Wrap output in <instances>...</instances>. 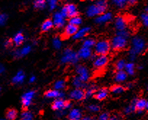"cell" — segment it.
<instances>
[{"label": "cell", "mask_w": 148, "mask_h": 120, "mask_svg": "<svg viewBox=\"0 0 148 120\" xmlns=\"http://www.w3.org/2000/svg\"><path fill=\"white\" fill-rule=\"evenodd\" d=\"M132 48L129 50V59L132 62V61L135 60L136 55L143 52L145 48V46H146V44H145V41L144 40V39L141 38L139 37H134L132 39Z\"/></svg>", "instance_id": "6da1fadb"}, {"label": "cell", "mask_w": 148, "mask_h": 120, "mask_svg": "<svg viewBox=\"0 0 148 120\" xmlns=\"http://www.w3.org/2000/svg\"><path fill=\"white\" fill-rule=\"evenodd\" d=\"M107 2L104 0L97 1L95 5H92L86 9V15L89 17H94L100 15L105 13L107 10Z\"/></svg>", "instance_id": "7a4b0ae2"}, {"label": "cell", "mask_w": 148, "mask_h": 120, "mask_svg": "<svg viewBox=\"0 0 148 120\" xmlns=\"http://www.w3.org/2000/svg\"><path fill=\"white\" fill-rule=\"evenodd\" d=\"M79 56L78 52L72 50L71 49H65L61 57L60 61L62 63L76 64L79 61Z\"/></svg>", "instance_id": "3957f363"}, {"label": "cell", "mask_w": 148, "mask_h": 120, "mask_svg": "<svg viewBox=\"0 0 148 120\" xmlns=\"http://www.w3.org/2000/svg\"><path fill=\"white\" fill-rule=\"evenodd\" d=\"M111 48V44L107 40H99L95 46V51L99 55H107Z\"/></svg>", "instance_id": "277c9868"}, {"label": "cell", "mask_w": 148, "mask_h": 120, "mask_svg": "<svg viewBox=\"0 0 148 120\" xmlns=\"http://www.w3.org/2000/svg\"><path fill=\"white\" fill-rule=\"evenodd\" d=\"M111 48L115 50H121L124 49L127 45V39L123 37L116 35L111 40Z\"/></svg>", "instance_id": "5b68a950"}, {"label": "cell", "mask_w": 148, "mask_h": 120, "mask_svg": "<svg viewBox=\"0 0 148 120\" xmlns=\"http://www.w3.org/2000/svg\"><path fill=\"white\" fill-rule=\"evenodd\" d=\"M76 71L78 74L79 78L82 80L83 82H87L89 78V70L85 66L82 65H79L76 66Z\"/></svg>", "instance_id": "8992f818"}, {"label": "cell", "mask_w": 148, "mask_h": 120, "mask_svg": "<svg viewBox=\"0 0 148 120\" xmlns=\"http://www.w3.org/2000/svg\"><path fill=\"white\" fill-rule=\"evenodd\" d=\"M36 92L34 90H30L25 92L21 97V102L24 108H28L31 104V101L35 95Z\"/></svg>", "instance_id": "52a82bcc"}, {"label": "cell", "mask_w": 148, "mask_h": 120, "mask_svg": "<svg viewBox=\"0 0 148 120\" xmlns=\"http://www.w3.org/2000/svg\"><path fill=\"white\" fill-rule=\"evenodd\" d=\"M108 57L107 55H99L97 57L96 59L94 61L93 65L95 68H102L108 64Z\"/></svg>", "instance_id": "ba28073f"}, {"label": "cell", "mask_w": 148, "mask_h": 120, "mask_svg": "<svg viewBox=\"0 0 148 120\" xmlns=\"http://www.w3.org/2000/svg\"><path fill=\"white\" fill-rule=\"evenodd\" d=\"M65 17L60 13V12H56L53 15V21L54 26L57 27V28H61L65 25Z\"/></svg>", "instance_id": "9c48e42d"}, {"label": "cell", "mask_w": 148, "mask_h": 120, "mask_svg": "<svg viewBox=\"0 0 148 120\" xmlns=\"http://www.w3.org/2000/svg\"><path fill=\"white\" fill-rule=\"evenodd\" d=\"M69 97L75 101H82L85 98V92L83 89H74L69 93Z\"/></svg>", "instance_id": "30bf717a"}, {"label": "cell", "mask_w": 148, "mask_h": 120, "mask_svg": "<svg viewBox=\"0 0 148 120\" xmlns=\"http://www.w3.org/2000/svg\"><path fill=\"white\" fill-rule=\"evenodd\" d=\"M126 25H127V23H126V20L124 17L118 16L115 20V27L118 31L126 30Z\"/></svg>", "instance_id": "8fae6325"}, {"label": "cell", "mask_w": 148, "mask_h": 120, "mask_svg": "<svg viewBox=\"0 0 148 120\" xmlns=\"http://www.w3.org/2000/svg\"><path fill=\"white\" fill-rule=\"evenodd\" d=\"M45 96L47 98H56V99L60 98V99H62L65 97V93L63 92H60V91L56 90L55 89L49 90L45 92Z\"/></svg>", "instance_id": "7c38bea8"}, {"label": "cell", "mask_w": 148, "mask_h": 120, "mask_svg": "<svg viewBox=\"0 0 148 120\" xmlns=\"http://www.w3.org/2000/svg\"><path fill=\"white\" fill-rule=\"evenodd\" d=\"M31 50V47L30 45H27V46L23 47L21 49L16 50L15 51H14L13 52V56L15 58H21V57H23L25 55H27Z\"/></svg>", "instance_id": "4fadbf2b"}, {"label": "cell", "mask_w": 148, "mask_h": 120, "mask_svg": "<svg viewBox=\"0 0 148 120\" xmlns=\"http://www.w3.org/2000/svg\"><path fill=\"white\" fill-rule=\"evenodd\" d=\"M79 31L78 29V26H73L72 24H68L66 26V27L65 28V31H64V37H69L73 36V37L75 34L77 33V31Z\"/></svg>", "instance_id": "5bb4252c"}, {"label": "cell", "mask_w": 148, "mask_h": 120, "mask_svg": "<svg viewBox=\"0 0 148 120\" xmlns=\"http://www.w3.org/2000/svg\"><path fill=\"white\" fill-rule=\"evenodd\" d=\"M68 117L69 120H81L82 119V111L79 108H73L70 111Z\"/></svg>", "instance_id": "9a60e30c"}, {"label": "cell", "mask_w": 148, "mask_h": 120, "mask_svg": "<svg viewBox=\"0 0 148 120\" xmlns=\"http://www.w3.org/2000/svg\"><path fill=\"white\" fill-rule=\"evenodd\" d=\"M112 16L113 15H112L111 12H105V13L97 17L96 19H95V22L99 24L105 23H107L110 21L112 19Z\"/></svg>", "instance_id": "2e32d148"}, {"label": "cell", "mask_w": 148, "mask_h": 120, "mask_svg": "<svg viewBox=\"0 0 148 120\" xmlns=\"http://www.w3.org/2000/svg\"><path fill=\"white\" fill-rule=\"evenodd\" d=\"M65 101L63 99H60V98H58V99L55 100L52 105V109L57 111H63L65 109Z\"/></svg>", "instance_id": "e0dca14e"}, {"label": "cell", "mask_w": 148, "mask_h": 120, "mask_svg": "<svg viewBox=\"0 0 148 120\" xmlns=\"http://www.w3.org/2000/svg\"><path fill=\"white\" fill-rule=\"evenodd\" d=\"M78 54H79V56L80 58H82V59H87V58H89L92 57V50L89 49V48L82 47L79 50Z\"/></svg>", "instance_id": "ac0fdd59"}, {"label": "cell", "mask_w": 148, "mask_h": 120, "mask_svg": "<svg viewBox=\"0 0 148 120\" xmlns=\"http://www.w3.org/2000/svg\"><path fill=\"white\" fill-rule=\"evenodd\" d=\"M65 7L67 8V10H68V17L70 18H73V17L78 16V14H79V12L77 10V8H76V5L74 4L69 3L65 5Z\"/></svg>", "instance_id": "d6986e66"}, {"label": "cell", "mask_w": 148, "mask_h": 120, "mask_svg": "<svg viewBox=\"0 0 148 120\" xmlns=\"http://www.w3.org/2000/svg\"><path fill=\"white\" fill-rule=\"evenodd\" d=\"M25 79V74L23 71H19L12 79V82L14 85H18V84H22Z\"/></svg>", "instance_id": "ffe728a7"}, {"label": "cell", "mask_w": 148, "mask_h": 120, "mask_svg": "<svg viewBox=\"0 0 148 120\" xmlns=\"http://www.w3.org/2000/svg\"><path fill=\"white\" fill-rule=\"evenodd\" d=\"M108 91L106 88H102L97 91L95 94V98L98 101H102L108 97Z\"/></svg>", "instance_id": "44dd1931"}, {"label": "cell", "mask_w": 148, "mask_h": 120, "mask_svg": "<svg viewBox=\"0 0 148 120\" xmlns=\"http://www.w3.org/2000/svg\"><path fill=\"white\" fill-rule=\"evenodd\" d=\"M89 31H90V28H89V27H84V28H81V29H79V31H77V33H76L73 37L74 39L76 40L80 39L84 37L89 32Z\"/></svg>", "instance_id": "7402d4cb"}, {"label": "cell", "mask_w": 148, "mask_h": 120, "mask_svg": "<svg viewBox=\"0 0 148 120\" xmlns=\"http://www.w3.org/2000/svg\"><path fill=\"white\" fill-rule=\"evenodd\" d=\"M136 110L139 113H141L145 108H147V101L145 99H136V103H135Z\"/></svg>", "instance_id": "603a6c76"}, {"label": "cell", "mask_w": 148, "mask_h": 120, "mask_svg": "<svg viewBox=\"0 0 148 120\" xmlns=\"http://www.w3.org/2000/svg\"><path fill=\"white\" fill-rule=\"evenodd\" d=\"M24 42V36L21 32H18L14 36L12 39V42L15 44L16 46H20L22 45Z\"/></svg>", "instance_id": "cb8c5ba5"}, {"label": "cell", "mask_w": 148, "mask_h": 120, "mask_svg": "<svg viewBox=\"0 0 148 120\" xmlns=\"http://www.w3.org/2000/svg\"><path fill=\"white\" fill-rule=\"evenodd\" d=\"M54 23L53 21L50 19H47L46 21H45L43 22V23L42 24V26H41V29L44 32H47V31H49L51 28L53 27Z\"/></svg>", "instance_id": "d4e9b609"}, {"label": "cell", "mask_w": 148, "mask_h": 120, "mask_svg": "<svg viewBox=\"0 0 148 120\" xmlns=\"http://www.w3.org/2000/svg\"><path fill=\"white\" fill-rule=\"evenodd\" d=\"M126 78H127V74L126 73V71H118L115 76V80L117 82H124Z\"/></svg>", "instance_id": "484cf974"}, {"label": "cell", "mask_w": 148, "mask_h": 120, "mask_svg": "<svg viewBox=\"0 0 148 120\" xmlns=\"http://www.w3.org/2000/svg\"><path fill=\"white\" fill-rule=\"evenodd\" d=\"M72 84L76 88V89H83L85 87V83L82 82V80L79 78V77H74L73 79Z\"/></svg>", "instance_id": "4316f807"}, {"label": "cell", "mask_w": 148, "mask_h": 120, "mask_svg": "<svg viewBox=\"0 0 148 120\" xmlns=\"http://www.w3.org/2000/svg\"><path fill=\"white\" fill-rule=\"evenodd\" d=\"M18 116V111L14 108H10L6 113V118L8 120H15Z\"/></svg>", "instance_id": "83f0119b"}, {"label": "cell", "mask_w": 148, "mask_h": 120, "mask_svg": "<svg viewBox=\"0 0 148 120\" xmlns=\"http://www.w3.org/2000/svg\"><path fill=\"white\" fill-rule=\"evenodd\" d=\"M96 43L97 42H95V40L93 38H88V39H86L84 41L83 47L91 49V48L95 46Z\"/></svg>", "instance_id": "f1b7e54d"}, {"label": "cell", "mask_w": 148, "mask_h": 120, "mask_svg": "<svg viewBox=\"0 0 148 120\" xmlns=\"http://www.w3.org/2000/svg\"><path fill=\"white\" fill-rule=\"evenodd\" d=\"M34 116L33 114L29 111H24L21 113V120H33Z\"/></svg>", "instance_id": "f546056e"}, {"label": "cell", "mask_w": 148, "mask_h": 120, "mask_svg": "<svg viewBox=\"0 0 148 120\" xmlns=\"http://www.w3.org/2000/svg\"><path fill=\"white\" fill-rule=\"evenodd\" d=\"M134 64L133 63H127L125 66V71L127 74H129V75H133L134 74Z\"/></svg>", "instance_id": "4dcf8cb0"}, {"label": "cell", "mask_w": 148, "mask_h": 120, "mask_svg": "<svg viewBox=\"0 0 148 120\" xmlns=\"http://www.w3.org/2000/svg\"><path fill=\"white\" fill-rule=\"evenodd\" d=\"M65 88V82L64 80H58L54 84V88L56 90H62Z\"/></svg>", "instance_id": "1f68e13d"}, {"label": "cell", "mask_w": 148, "mask_h": 120, "mask_svg": "<svg viewBox=\"0 0 148 120\" xmlns=\"http://www.w3.org/2000/svg\"><path fill=\"white\" fill-rule=\"evenodd\" d=\"M46 5V2L44 1V0H36V1L34 2V7L36 9H44V8H45Z\"/></svg>", "instance_id": "d6a6232c"}, {"label": "cell", "mask_w": 148, "mask_h": 120, "mask_svg": "<svg viewBox=\"0 0 148 120\" xmlns=\"http://www.w3.org/2000/svg\"><path fill=\"white\" fill-rule=\"evenodd\" d=\"M136 99L133 100V101H132V103H131L130 105H129V106L126 107V108H124V111H124L125 114H129L136 110V107H135V103H136Z\"/></svg>", "instance_id": "836d02e7"}, {"label": "cell", "mask_w": 148, "mask_h": 120, "mask_svg": "<svg viewBox=\"0 0 148 120\" xmlns=\"http://www.w3.org/2000/svg\"><path fill=\"white\" fill-rule=\"evenodd\" d=\"M124 90V88L121 86V85H116L112 87L111 88V92H113V94H116V95H119V94L122 93Z\"/></svg>", "instance_id": "e575fe53"}, {"label": "cell", "mask_w": 148, "mask_h": 120, "mask_svg": "<svg viewBox=\"0 0 148 120\" xmlns=\"http://www.w3.org/2000/svg\"><path fill=\"white\" fill-rule=\"evenodd\" d=\"M82 20L79 16H76L73 17V18H70L69 21L70 24H72V25L76 26H79V25H81V24H82Z\"/></svg>", "instance_id": "d590c367"}, {"label": "cell", "mask_w": 148, "mask_h": 120, "mask_svg": "<svg viewBox=\"0 0 148 120\" xmlns=\"http://www.w3.org/2000/svg\"><path fill=\"white\" fill-rule=\"evenodd\" d=\"M97 92V88L95 86H92L88 88L85 91V98H89L93 95H95V92Z\"/></svg>", "instance_id": "8d00e7d4"}, {"label": "cell", "mask_w": 148, "mask_h": 120, "mask_svg": "<svg viewBox=\"0 0 148 120\" xmlns=\"http://www.w3.org/2000/svg\"><path fill=\"white\" fill-rule=\"evenodd\" d=\"M126 63L125 62V60L121 59L116 62V68L118 71H123V69H124L125 66H126Z\"/></svg>", "instance_id": "74e56055"}, {"label": "cell", "mask_w": 148, "mask_h": 120, "mask_svg": "<svg viewBox=\"0 0 148 120\" xmlns=\"http://www.w3.org/2000/svg\"><path fill=\"white\" fill-rule=\"evenodd\" d=\"M113 2L117 8H120V9L124 8L126 3H128L127 1H125V0H114V1H113Z\"/></svg>", "instance_id": "f35d334b"}, {"label": "cell", "mask_w": 148, "mask_h": 120, "mask_svg": "<svg viewBox=\"0 0 148 120\" xmlns=\"http://www.w3.org/2000/svg\"><path fill=\"white\" fill-rule=\"evenodd\" d=\"M52 46L55 49L58 50L61 48L62 46V43H61V41L58 37H55L52 40Z\"/></svg>", "instance_id": "ab89813d"}, {"label": "cell", "mask_w": 148, "mask_h": 120, "mask_svg": "<svg viewBox=\"0 0 148 120\" xmlns=\"http://www.w3.org/2000/svg\"><path fill=\"white\" fill-rule=\"evenodd\" d=\"M48 6H49V8L50 10H53L56 8L57 5H58V2L56 0H49L47 2Z\"/></svg>", "instance_id": "60d3db41"}, {"label": "cell", "mask_w": 148, "mask_h": 120, "mask_svg": "<svg viewBox=\"0 0 148 120\" xmlns=\"http://www.w3.org/2000/svg\"><path fill=\"white\" fill-rule=\"evenodd\" d=\"M8 16L7 14L2 13L0 15V24L1 26H4L5 23H6L7 21H8Z\"/></svg>", "instance_id": "b9f144b4"}, {"label": "cell", "mask_w": 148, "mask_h": 120, "mask_svg": "<svg viewBox=\"0 0 148 120\" xmlns=\"http://www.w3.org/2000/svg\"><path fill=\"white\" fill-rule=\"evenodd\" d=\"M88 109H89V111H92V112H97V111H99L100 108H99V106L92 104V105H89L88 106Z\"/></svg>", "instance_id": "7bdbcfd3"}, {"label": "cell", "mask_w": 148, "mask_h": 120, "mask_svg": "<svg viewBox=\"0 0 148 120\" xmlns=\"http://www.w3.org/2000/svg\"><path fill=\"white\" fill-rule=\"evenodd\" d=\"M117 35L120 36V37H123V38H125V39H127L129 37V35H130V34H129V31H126V30H124V31H118Z\"/></svg>", "instance_id": "ee69618b"}, {"label": "cell", "mask_w": 148, "mask_h": 120, "mask_svg": "<svg viewBox=\"0 0 148 120\" xmlns=\"http://www.w3.org/2000/svg\"><path fill=\"white\" fill-rule=\"evenodd\" d=\"M141 18H142V21L143 22L144 25L145 26L148 27V14L147 13H143L141 15Z\"/></svg>", "instance_id": "f6af8a7d"}, {"label": "cell", "mask_w": 148, "mask_h": 120, "mask_svg": "<svg viewBox=\"0 0 148 120\" xmlns=\"http://www.w3.org/2000/svg\"><path fill=\"white\" fill-rule=\"evenodd\" d=\"M110 116L108 113H102L98 117V120H109Z\"/></svg>", "instance_id": "bcb514c9"}, {"label": "cell", "mask_w": 148, "mask_h": 120, "mask_svg": "<svg viewBox=\"0 0 148 120\" xmlns=\"http://www.w3.org/2000/svg\"><path fill=\"white\" fill-rule=\"evenodd\" d=\"M60 13L62 14V15H63L65 18H66V17H68V10H67V8H66V7H65V6L62 7V9H61V10L60 11Z\"/></svg>", "instance_id": "7dc6e473"}, {"label": "cell", "mask_w": 148, "mask_h": 120, "mask_svg": "<svg viewBox=\"0 0 148 120\" xmlns=\"http://www.w3.org/2000/svg\"><path fill=\"white\" fill-rule=\"evenodd\" d=\"M72 106V103H71V101H66L65 103V109H68V108H71Z\"/></svg>", "instance_id": "c3c4849f"}, {"label": "cell", "mask_w": 148, "mask_h": 120, "mask_svg": "<svg viewBox=\"0 0 148 120\" xmlns=\"http://www.w3.org/2000/svg\"><path fill=\"white\" fill-rule=\"evenodd\" d=\"M11 44H12V41H10V40H6L5 42V46L9 47L10 46Z\"/></svg>", "instance_id": "681fc988"}, {"label": "cell", "mask_w": 148, "mask_h": 120, "mask_svg": "<svg viewBox=\"0 0 148 120\" xmlns=\"http://www.w3.org/2000/svg\"><path fill=\"white\" fill-rule=\"evenodd\" d=\"M81 120H95V119H94L92 118V117H88V116H86V117H82V119Z\"/></svg>", "instance_id": "f907efd6"}, {"label": "cell", "mask_w": 148, "mask_h": 120, "mask_svg": "<svg viewBox=\"0 0 148 120\" xmlns=\"http://www.w3.org/2000/svg\"><path fill=\"white\" fill-rule=\"evenodd\" d=\"M35 80H36L35 76H31V77L29 78V82L30 83H33V82H35Z\"/></svg>", "instance_id": "816d5d0a"}, {"label": "cell", "mask_w": 148, "mask_h": 120, "mask_svg": "<svg viewBox=\"0 0 148 120\" xmlns=\"http://www.w3.org/2000/svg\"><path fill=\"white\" fill-rule=\"evenodd\" d=\"M127 2L129 5H134L136 2V1H135V0H129V1H127Z\"/></svg>", "instance_id": "f5cc1de1"}, {"label": "cell", "mask_w": 148, "mask_h": 120, "mask_svg": "<svg viewBox=\"0 0 148 120\" xmlns=\"http://www.w3.org/2000/svg\"><path fill=\"white\" fill-rule=\"evenodd\" d=\"M109 120H118V117L116 116H111L110 117Z\"/></svg>", "instance_id": "db71d44e"}, {"label": "cell", "mask_w": 148, "mask_h": 120, "mask_svg": "<svg viewBox=\"0 0 148 120\" xmlns=\"http://www.w3.org/2000/svg\"><path fill=\"white\" fill-rule=\"evenodd\" d=\"M4 71H5V67H4L2 65H1V66H0V73L2 74Z\"/></svg>", "instance_id": "11a10c76"}, {"label": "cell", "mask_w": 148, "mask_h": 120, "mask_svg": "<svg viewBox=\"0 0 148 120\" xmlns=\"http://www.w3.org/2000/svg\"><path fill=\"white\" fill-rule=\"evenodd\" d=\"M127 87L129 88H131L132 87V83H129V84H128V86Z\"/></svg>", "instance_id": "9f6ffc18"}, {"label": "cell", "mask_w": 148, "mask_h": 120, "mask_svg": "<svg viewBox=\"0 0 148 120\" xmlns=\"http://www.w3.org/2000/svg\"><path fill=\"white\" fill-rule=\"evenodd\" d=\"M145 13L148 14V6L145 8Z\"/></svg>", "instance_id": "6f0895ef"}, {"label": "cell", "mask_w": 148, "mask_h": 120, "mask_svg": "<svg viewBox=\"0 0 148 120\" xmlns=\"http://www.w3.org/2000/svg\"><path fill=\"white\" fill-rule=\"evenodd\" d=\"M146 108L148 110V101H147V108Z\"/></svg>", "instance_id": "680465c9"}, {"label": "cell", "mask_w": 148, "mask_h": 120, "mask_svg": "<svg viewBox=\"0 0 148 120\" xmlns=\"http://www.w3.org/2000/svg\"><path fill=\"white\" fill-rule=\"evenodd\" d=\"M1 120H7V119H2Z\"/></svg>", "instance_id": "91938a15"}]
</instances>
